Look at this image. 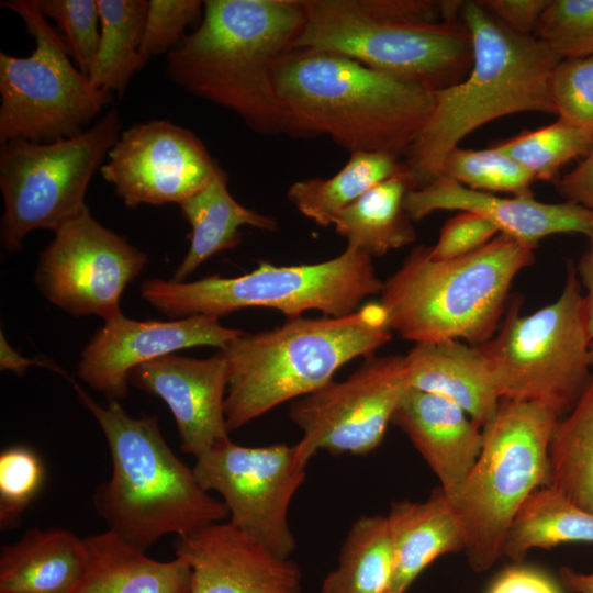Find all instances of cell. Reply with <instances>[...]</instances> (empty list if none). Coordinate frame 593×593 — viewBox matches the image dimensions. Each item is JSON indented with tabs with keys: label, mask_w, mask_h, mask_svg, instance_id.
I'll return each instance as SVG.
<instances>
[{
	"label": "cell",
	"mask_w": 593,
	"mask_h": 593,
	"mask_svg": "<svg viewBox=\"0 0 593 593\" xmlns=\"http://www.w3.org/2000/svg\"><path fill=\"white\" fill-rule=\"evenodd\" d=\"M575 270L580 277L579 280L586 290L584 294L586 323L590 337L593 340V239H590V248L579 260Z\"/></svg>",
	"instance_id": "f6af8a7d"
},
{
	"label": "cell",
	"mask_w": 593,
	"mask_h": 593,
	"mask_svg": "<svg viewBox=\"0 0 593 593\" xmlns=\"http://www.w3.org/2000/svg\"><path fill=\"white\" fill-rule=\"evenodd\" d=\"M394 557L387 516L363 515L350 526L337 566L324 578L320 593L390 591Z\"/></svg>",
	"instance_id": "f546056e"
},
{
	"label": "cell",
	"mask_w": 593,
	"mask_h": 593,
	"mask_svg": "<svg viewBox=\"0 0 593 593\" xmlns=\"http://www.w3.org/2000/svg\"><path fill=\"white\" fill-rule=\"evenodd\" d=\"M534 250L503 234L448 260L432 258L429 246L414 247L380 292L391 331L415 344L486 343L506 311L513 280L534 262Z\"/></svg>",
	"instance_id": "8992f818"
},
{
	"label": "cell",
	"mask_w": 593,
	"mask_h": 593,
	"mask_svg": "<svg viewBox=\"0 0 593 593\" xmlns=\"http://www.w3.org/2000/svg\"><path fill=\"white\" fill-rule=\"evenodd\" d=\"M391 338L380 302L345 316L288 317L272 329L245 332L220 350L228 370V430L317 390L344 365L374 355Z\"/></svg>",
	"instance_id": "5b68a950"
},
{
	"label": "cell",
	"mask_w": 593,
	"mask_h": 593,
	"mask_svg": "<svg viewBox=\"0 0 593 593\" xmlns=\"http://www.w3.org/2000/svg\"><path fill=\"white\" fill-rule=\"evenodd\" d=\"M192 469L205 491L222 496L230 523L275 555L290 558L296 540L289 508L306 478L294 445L247 447L228 439L195 457Z\"/></svg>",
	"instance_id": "4fadbf2b"
},
{
	"label": "cell",
	"mask_w": 593,
	"mask_h": 593,
	"mask_svg": "<svg viewBox=\"0 0 593 593\" xmlns=\"http://www.w3.org/2000/svg\"><path fill=\"white\" fill-rule=\"evenodd\" d=\"M440 176L481 192L533 195L534 177L496 146L488 149L455 147L447 155Z\"/></svg>",
	"instance_id": "836d02e7"
},
{
	"label": "cell",
	"mask_w": 593,
	"mask_h": 593,
	"mask_svg": "<svg viewBox=\"0 0 593 593\" xmlns=\"http://www.w3.org/2000/svg\"><path fill=\"white\" fill-rule=\"evenodd\" d=\"M32 366L46 367L55 372L65 374V372L55 363L49 361H44L36 358H27L21 356L12 346L9 344L8 339L3 335V332L0 333V369L10 370L18 376H21L25 370ZM67 377V376H66Z\"/></svg>",
	"instance_id": "ee69618b"
},
{
	"label": "cell",
	"mask_w": 593,
	"mask_h": 593,
	"mask_svg": "<svg viewBox=\"0 0 593 593\" xmlns=\"http://www.w3.org/2000/svg\"><path fill=\"white\" fill-rule=\"evenodd\" d=\"M383 593H393V592H391V591H387V592H383Z\"/></svg>",
	"instance_id": "c3c4849f"
},
{
	"label": "cell",
	"mask_w": 593,
	"mask_h": 593,
	"mask_svg": "<svg viewBox=\"0 0 593 593\" xmlns=\"http://www.w3.org/2000/svg\"><path fill=\"white\" fill-rule=\"evenodd\" d=\"M128 381L168 405L184 452L198 457L230 439L224 413L228 370L221 351L209 358L166 355L135 368Z\"/></svg>",
	"instance_id": "d6986e66"
},
{
	"label": "cell",
	"mask_w": 593,
	"mask_h": 593,
	"mask_svg": "<svg viewBox=\"0 0 593 593\" xmlns=\"http://www.w3.org/2000/svg\"><path fill=\"white\" fill-rule=\"evenodd\" d=\"M590 361H591V369H593V340L590 345Z\"/></svg>",
	"instance_id": "7dc6e473"
},
{
	"label": "cell",
	"mask_w": 593,
	"mask_h": 593,
	"mask_svg": "<svg viewBox=\"0 0 593 593\" xmlns=\"http://www.w3.org/2000/svg\"><path fill=\"white\" fill-rule=\"evenodd\" d=\"M562 585L573 593H593V571L589 573L577 572L570 567H562L559 571Z\"/></svg>",
	"instance_id": "bcb514c9"
},
{
	"label": "cell",
	"mask_w": 593,
	"mask_h": 593,
	"mask_svg": "<svg viewBox=\"0 0 593 593\" xmlns=\"http://www.w3.org/2000/svg\"><path fill=\"white\" fill-rule=\"evenodd\" d=\"M407 388L404 356H369L345 380H331L290 405L302 432L294 444L307 466L318 450L368 455L380 446Z\"/></svg>",
	"instance_id": "5bb4252c"
},
{
	"label": "cell",
	"mask_w": 593,
	"mask_h": 593,
	"mask_svg": "<svg viewBox=\"0 0 593 593\" xmlns=\"http://www.w3.org/2000/svg\"><path fill=\"white\" fill-rule=\"evenodd\" d=\"M392 423L406 434L450 500L482 450L483 429L455 403L410 387Z\"/></svg>",
	"instance_id": "44dd1931"
},
{
	"label": "cell",
	"mask_w": 593,
	"mask_h": 593,
	"mask_svg": "<svg viewBox=\"0 0 593 593\" xmlns=\"http://www.w3.org/2000/svg\"><path fill=\"white\" fill-rule=\"evenodd\" d=\"M219 165L190 130L152 120L123 131L100 172L130 208L180 204L211 179Z\"/></svg>",
	"instance_id": "2e32d148"
},
{
	"label": "cell",
	"mask_w": 593,
	"mask_h": 593,
	"mask_svg": "<svg viewBox=\"0 0 593 593\" xmlns=\"http://www.w3.org/2000/svg\"><path fill=\"white\" fill-rule=\"evenodd\" d=\"M387 519L394 557L393 593H405L438 557L465 549L460 522L439 488L422 502H393Z\"/></svg>",
	"instance_id": "603a6c76"
},
{
	"label": "cell",
	"mask_w": 593,
	"mask_h": 593,
	"mask_svg": "<svg viewBox=\"0 0 593 593\" xmlns=\"http://www.w3.org/2000/svg\"><path fill=\"white\" fill-rule=\"evenodd\" d=\"M44 480L37 454L26 446H11L0 454V526L15 527Z\"/></svg>",
	"instance_id": "8d00e7d4"
},
{
	"label": "cell",
	"mask_w": 593,
	"mask_h": 593,
	"mask_svg": "<svg viewBox=\"0 0 593 593\" xmlns=\"http://www.w3.org/2000/svg\"><path fill=\"white\" fill-rule=\"evenodd\" d=\"M203 1L149 0L139 47L141 69L153 58L169 53L184 36L189 25L199 24Z\"/></svg>",
	"instance_id": "f35d334b"
},
{
	"label": "cell",
	"mask_w": 593,
	"mask_h": 593,
	"mask_svg": "<svg viewBox=\"0 0 593 593\" xmlns=\"http://www.w3.org/2000/svg\"><path fill=\"white\" fill-rule=\"evenodd\" d=\"M407 387L461 407L482 429L495 416L501 396L479 346L461 340L419 343L404 356Z\"/></svg>",
	"instance_id": "7402d4cb"
},
{
	"label": "cell",
	"mask_w": 593,
	"mask_h": 593,
	"mask_svg": "<svg viewBox=\"0 0 593 593\" xmlns=\"http://www.w3.org/2000/svg\"><path fill=\"white\" fill-rule=\"evenodd\" d=\"M489 593H562L545 573L532 568L511 567L493 582Z\"/></svg>",
	"instance_id": "b9f144b4"
},
{
	"label": "cell",
	"mask_w": 593,
	"mask_h": 593,
	"mask_svg": "<svg viewBox=\"0 0 593 593\" xmlns=\"http://www.w3.org/2000/svg\"><path fill=\"white\" fill-rule=\"evenodd\" d=\"M550 92L559 119L593 134V55L561 59Z\"/></svg>",
	"instance_id": "74e56055"
},
{
	"label": "cell",
	"mask_w": 593,
	"mask_h": 593,
	"mask_svg": "<svg viewBox=\"0 0 593 593\" xmlns=\"http://www.w3.org/2000/svg\"><path fill=\"white\" fill-rule=\"evenodd\" d=\"M593 146V134L564 120L525 131L496 147L532 174L535 180L556 182L570 160L584 157Z\"/></svg>",
	"instance_id": "d6a6232c"
},
{
	"label": "cell",
	"mask_w": 593,
	"mask_h": 593,
	"mask_svg": "<svg viewBox=\"0 0 593 593\" xmlns=\"http://www.w3.org/2000/svg\"><path fill=\"white\" fill-rule=\"evenodd\" d=\"M407 168L392 175L339 211L335 231L347 246L371 257L399 249L416 238V232L404 208L406 194L416 189Z\"/></svg>",
	"instance_id": "4316f807"
},
{
	"label": "cell",
	"mask_w": 593,
	"mask_h": 593,
	"mask_svg": "<svg viewBox=\"0 0 593 593\" xmlns=\"http://www.w3.org/2000/svg\"><path fill=\"white\" fill-rule=\"evenodd\" d=\"M560 416L550 407L502 399L483 427L482 450L449 500L465 536V553L477 572L502 556L511 524L537 489L547 485L549 445Z\"/></svg>",
	"instance_id": "9c48e42d"
},
{
	"label": "cell",
	"mask_w": 593,
	"mask_h": 593,
	"mask_svg": "<svg viewBox=\"0 0 593 593\" xmlns=\"http://www.w3.org/2000/svg\"><path fill=\"white\" fill-rule=\"evenodd\" d=\"M42 14L57 25V32L75 66L89 76L100 41L97 0H37Z\"/></svg>",
	"instance_id": "d590c367"
},
{
	"label": "cell",
	"mask_w": 593,
	"mask_h": 593,
	"mask_svg": "<svg viewBox=\"0 0 593 593\" xmlns=\"http://www.w3.org/2000/svg\"><path fill=\"white\" fill-rule=\"evenodd\" d=\"M98 52L88 76L98 89L122 97L141 69L139 47L148 10L146 0H97Z\"/></svg>",
	"instance_id": "1f68e13d"
},
{
	"label": "cell",
	"mask_w": 593,
	"mask_h": 593,
	"mask_svg": "<svg viewBox=\"0 0 593 593\" xmlns=\"http://www.w3.org/2000/svg\"><path fill=\"white\" fill-rule=\"evenodd\" d=\"M178 205L191 234L189 249L170 279L174 282H184L205 260L237 247L242 226L269 232L278 227L273 217L248 209L232 197L227 175L220 167L205 186Z\"/></svg>",
	"instance_id": "484cf974"
},
{
	"label": "cell",
	"mask_w": 593,
	"mask_h": 593,
	"mask_svg": "<svg viewBox=\"0 0 593 593\" xmlns=\"http://www.w3.org/2000/svg\"><path fill=\"white\" fill-rule=\"evenodd\" d=\"M18 14L35 48L27 57L0 52V143H51L82 133L114 99L72 63L37 0L1 1Z\"/></svg>",
	"instance_id": "8fae6325"
},
{
	"label": "cell",
	"mask_w": 593,
	"mask_h": 593,
	"mask_svg": "<svg viewBox=\"0 0 593 593\" xmlns=\"http://www.w3.org/2000/svg\"><path fill=\"white\" fill-rule=\"evenodd\" d=\"M273 83L289 135H325L350 154L405 155L434 108V92L327 51L290 49Z\"/></svg>",
	"instance_id": "7a4b0ae2"
},
{
	"label": "cell",
	"mask_w": 593,
	"mask_h": 593,
	"mask_svg": "<svg viewBox=\"0 0 593 593\" xmlns=\"http://www.w3.org/2000/svg\"><path fill=\"white\" fill-rule=\"evenodd\" d=\"M479 3L510 31L535 36L538 21L549 0H478Z\"/></svg>",
	"instance_id": "60d3db41"
},
{
	"label": "cell",
	"mask_w": 593,
	"mask_h": 593,
	"mask_svg": "<svg viewBox=\"0 0 593 593\" xmlns=\"http://www.w3.org/2000/svg\"><path fill=\"white\" fill-rule=\"evenodd\" d=\"M497 228L482 216L461 212L443 225L429 254L436 260H448L469 255L499 235Z\"/></svg>",
	"instance_id": "ab89813d"
},
{
	"label": "cell",
	"mask_w": 593,
	"mask_h": 593,
	"mask_svg": "<svg viewBox=\"0 0 593 593\" xmlns=\"http://www.w3.org/2000/svg\"><path fill=\"white\" fill-rule=\"evenodd\" d=\"M303 7L293 48L342 54L432 92L460 82L472 66L470 32L461 21H441L438 1L303 0Z\"/></svg>",
	"instance_id": "52a82bcc"
},
{
	"label": "cell",
	"mask_w": 593,
	"mask_h": 593,
	"mask_svg": "<svg viewBox=\"0 0 593 593\" xmlns=\"http://www.w3.org/2000/svg\"><path fill=\"white\" fill-rule=\"evenodd\" d=\"M535 36L561 59L593 55V0H549Z\"/></svg>",
	"instance_id": "e575fe53"
},
{
	"label": "cell",
	"mask_w": 593,
	"mask_h": 593,
	"mask_svg": "<svg viewBox=\"0 0 593 593\" xmlns=\"http://www.w3.org/2000/svg\"><path fill=\"white\" fill-rule=\"evenodd\" d=\"M571 542L593 544V513L544 485L527 497L515 515L503 556L519 563L532 549Z\"/></svg>",
	"instance_id": "83f0119b"
},
{
	"label": "cell",
	"mask_w": 593,
	"mask_h": 593,
	"mask_svg": "<svg viewBox=\"0 0 593 593\" xmlns=\"http://www.w3.org/2000/svg\"><path fill=\"white\" fill-rule=\"evenodd\" d=\"M404 208L413 222L436 211L471 212L492 223L500 234L535 248L542 238L557 234L593 239V213L581 205L540 202L533 195L500 197L469 189L445 176L410 191Z\"/></svg>",
	"instance_id": "ffe728a7"
},
{
	"label": "cell",
	"mask_w": 593,
	"mask_h": 593,
	"mask_svg": "<svg viewBox=\"0 0 593 593\" xmlns=\"http://www.w3.org/2000/svg\"><path fill=\"white\" fill-rule=\"evenodd\" d=\"M558 193L593 213V146L570 172L555 182Z\"/></svg>",
	"instance_id": "7bdbcfd3"
},
{
	"label": "cell",
	"mask_w": 593,
	"mask_h": 593,
	"mask_svg": "<svg viewBox=\"0 0 593 593\" xmlns=\"http://www.w3.org/2000/svg\"><path fill=\"white\" fill-rule=\"evenodd\" d=\"M122 133L115 109L77 136L51 143L12 139L1 144L0 240L10 253L22 249L37 228L55 232L78 215L89 183Z\"/></svg>",
	"instance_id": "7c38bea8"
},
{
	"label": "cell",
	"mask_w": 593,
	"mask_h": 593,
	"mask_svg": "<svg viewBox=\"0 0 593 593\" xmlns=\"http://www.w3.org/2000/svg\"><path fill=\"white\" fill-rule=\"evenodd\" d=\"M405 168V161L389 153H353L345 166L331 178L294 181L287 198L305 217L327 227L339 211Z\"/></svg>",
	"instance_id": "f1b7e54d"
},
{
	"label": "cell",
	"mask_w": 593,
	"mask_h": 593,
	"mask_svg": "<svg viewBox=\"0 0 593 593\" xmlns=\"http://www.w3.org/2000/svg\"><path fill=\"white\" fill-rule=\"evenodd\" d=\"M303 24V0L203 1L200 23L167 54L166 76L258 134L289 135L273 68Z\"/></svg>",
	"instance_id": "6da1fadb"
},
{
	"label": "cell",
	"mask_w": 593,
	"mask_h": 593,
	"mask_svg": "<svg viewBox=\"0 0 593 593\" xmlns=\"http://www.w3.org/2000/svg\"><path fill=\"white\" fill-rule=\"evenodd\" d=\"M514 301L499 332L478 345L501 399L541 403L559 416L570 411L590 379V345L584 294L568 262L560 295L522 316Z\"/></svg>",
	"instance_id": "30bf717a"
},
{
	"label": "cell",
	"mask_w": 593,
	"mask_h": 593,
	"mask_svg": "<svg viewBox=\"0 0 593 593\" xmlns=\"http://www.w3.org/2000/svg\"><path fill=\"white\" fill-rule=\"evenodd\" d=\"M174 549L191 567V593H302V573L293 560L228 521L176 536Z\"/></svg>",
	"instance_id": "ac0fdd59"
},
{
	"label": "cell",
	"mask_w": 593,
	"mask_h": 593,
	"mask_svg": "<svg viewBox=\"0 0 593 593\" xmlns=\"http://www.w3.org/2000/svg\"><path fill=\"white\" fill-rule=\"evenodd\" d=\"M460 21L472 38V66L463 80L434 92L430 116L405 154L417 188L438 178L450 150L482 125L522 112L556 114L557 54L506 29L478 0L465 1Z\"/></svg>",
	"instance_id": "3957f363"
},
{
	"label": "cell",
	"mask_w": 593,
	"mask_h": 593,
	"mask_svg": "<svg viewBox=\"0 0 593 593\" xmlns=\"http://www.w3.org/2000/svg\"><path fill=\"white\" fill-rule=\"evenodd\" d=\"M54 234L35 271L42 294L72 316L109 322L123 315L122 293L144 270L146 254L99 223L88 206Z\"/></svg>",
	"instance_id": "9a60e30c"
},
{
	"label": "cell",
	"mask_w": 593,
	"mask_h": 593,
	"mask_svg": "<svg viewBox=\"0 0 593 593\" xmlns=\"http://www.w3.org/2000/svg\"><path fill=\"white\" fill-rule=\"evenodd\" d=\"M245 332L223 326L220 318L195 315L171 321H135L121 315L104 325L83 347L79 377L110 400L124 399L130 373L175 351L197 346L222 350Z\"/></svg>",
	"instance_id": "e0dca14e"
},
{
	"label": "cell",
	"mask_w": 593,
	"mask_h": 593,
	"mask_svg": "<svg viewBox=\"0 0 593 593\" xmlns=\"http://www.w3.org/2000/svg\"><path fill=\"white\" fill-rule=\"evenodd\" d=\"M87 561L85 539L63 528L30 529L1 548L0 593H69Z\"/></svg>",
	"instance_id": "cb8c5ba5"
},
{
	"label": "cell",
	"mask_w": 593,
	"mask_h": 593,
	"mask_svg": "<svg viewBox=\"0 0 593 593\" xmlns=\"http://www.w3.org/2000/svg\"><path fill=\"white\" fill-rule=\"evenodd\" d=\"M85 541L87 566L69 593H191L192 570L180 557L154 560L110 530Z\"/></svg>",
	"instance_id": "d4e9b609"
},
{
	"label": "cell",
	"mask_w": 593,
	"mask_h": 593,
	"mask_svg": "<svg viewBox=\"0 0 593 593\" xmlns=\"http://www.w3.org/2000/svg\"><path fill=\"white\" fill-rule=\"evenodd\" d=\"M547 485L593 513V376L553 429Z\"/></svg>",
	"instance_id": "4dcf8cb0"
},
{
	"label": "cell",
	"mask_w": 593,
	"mask_h": 593,
	"mask_svg": "<svg viewBox=\"0 0 593 593\" xmlns=\"http://www.w3.org/2000/svg\"><path fill=\"white\" fill-rule=\"evenodd\" d=\"M372 257L356 248L317 264L273 266L259 262L238 277L209 276L174 282L158 278L141 284L143 299L171 320L195 315L221 318L246 307L273 309L287 317L320 311L345 316L382 290Z\"/></svg>",
	"instance_id": "ba28073f"
},
{
	"label": "cell",
	"mask_w": 593,
	"mask_h": 593,
	"mask_svg": "<svg viewBox=\"0 0 593 593\" xmlns=\"http://www.w3.org/2000/svg\"><path fill=\"white\" fill-rule=\"evenodd\" d=\"M70 381L111 454L112 475L92 495L108 530L145 552L163 536L190 534L230 517L224 502L205 491L193 469L171 451L155 416L134 418L116 400L101 406Z\"/></svg>",
	"instance_id": "277c9868"
}]
</instances>
